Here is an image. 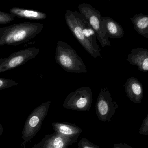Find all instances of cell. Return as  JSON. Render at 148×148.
I'll return each instance as SVG.
<instances>
[{
  "label": "cell",
  "instance_id": "cell-1",
  "mask_svg": "<svg viewBox=\"0 0 148 148\" xmlns=\"http://www.w3.org/2000/svg\"><path fill=\"white\" fill-rule=\"evenodd\" d=\"M67 25L84 48L95 58L101 56L96 34L87 20L76 10H68L65 14Z\"/></svg>",
  "mask_w": 148,
  "mask_h": 148
},
{
  "label": "cell",
  "instance_id": "cell-2",
  "mask_svg": "<svg viewBox=\"0 0 148 148\" xmlns=\"http://www.w3.org/2000/svg\"><path fill=\"white\" fill-rule=\"evenodd\" d=\"M43 28L41 23L26 22L0 28V46L25 43L40 34Z\"/></svg>",
  "mask_w": 148,
  "mask_h": 148
},
{
  "label": "cell",
  "instance_id": "cell-3",
  "mask_svg": "<svg viewBox=\"0 0 148 148\" xmlns=\"http://www.w3.org/2000/svg\"><path fill=\"white\" fill-rule=\"evenodd\" d=\"M55 60L66 72L72 73H86V66L76 51L67 43L63 41L57 42Z\"/></svg>",
  "mask_w": 148,
  "mask_h": 148
},
{
  "label": "cell",
  "instance_id": "cell-4",
  "mask_svg": "<svg viewBox=\"0 0 148 148\" xmlns=\"http://www.w3.org/2000/svg\"><path fill=\"white\" fill-rule=\"evenodd\" d=\"M77 7L79 13L85 18L95 32L102 47L104 48L106 46H110L111 43L103 27V17L100 12L88 3H81Z\"/></svg>",
  "mask_w": 148,
  "mask_h": 148
},
{
  "label": "cell",
  "instance_id": "cell-5",
  "mask_svg": "<svg viewBox=\"0 0 148 148\" xmlns=\"http://www.w3.org/2000/svg\"><path fill=\"white\" fill-rule=\"evenodd\" d=\"M93 101L92 90L88 87L77 89L67 96L64 101L63 107L78 111H89Z\"/></svg>",
  "mask_w": 148,
  "mask_h": 148
},
{
  "label": "cell",
  "instance_id": "cell-6",
  "mask_svg": "<svg viewBox=\"0 0 148 148\" xmlns=\"http://www.w3.org/2000/svg\"><path fill=\"white\" fill-rule=\"evenodd\" d=\"M117 108V103L113 101L111 94L107 88H102L98 95L95 105L97 118L101 121H110Z\"/></svg>",
  "mask_w": 148,
  "mask_h": 148
},
{
  "label": "cell",
  "instance_id": "cell-7",
  "mask_svg": "<svg viewBox=\"0 0 148 148\" xmlns=\"http://www.w3.org/2000/svg\"><path fill=\"white\" fill-rule=\"evenodd\" d=\"M40 51V49L31 47L12 53L0 65V74L23 65L35 58Z\"/></svg>",
  "mask_w": 148,
  "mask_h": 148
},
{
  "label": "cell",
  "instance_id": "cell-8",
  "mask_svg": "<svg viewBox=\"0 0 148 148\" xmlns=\"http://www.w3.org/2000/svg\"><path fill=\"white\" fill-rule=\"evenodd\" d=\"M55 132L67 138L73 143L77 142L82 129L75 123L67 122H54L52 124Z\"/></svg>",
  "mask_w": 148,
  "mask_h": 148
},
{
  "label": "cell",
  "instance_id": "cell-9",
  "mask_svg": "<svg viewBox=\"0 0 148 148\" xmlns=\"http://www.w3.org/2000/svg\"><path fill=\"white\" fill-rule=\"evenodd\" d=\"M73 144L71 141L55 132L46 135L35 148H68Z\"/></svg>",
  "mask_w": 148,
  "mask_h": 148
},
{
  "label": "cell",
  "instance_id": "cell-10",
  "mask_svg": "<svg viewBox=\"0 0 148 148\" xmlns=\"http://www.w3.org/2000/svg\"><path fill=\"white\" fill-rule=\"evenodd\" d=\"M124 87L127 96L131 101L137 104L142 102L143 96V87L138 79L130 77L127 80Z\"/></svg>",
  "mask_w": 148,
  "mask_h": 148
},
{
  "label": "cell",
  "instance_id": "cell-11",
  "mask_svg": "<svg viewBox=\"0 0 148 148\" xmlns=\"http://www.w3.org/2000/svg\"><path fill=\"white\" fill-rule=\"evenodd\" d=\"M127 61L130 64L137 66L143 72L148 71V49L142 48H134L128 55Z\"/></svg>",
  "mask_w": 148,
  "mask_h": 148
},
{
  "label": "cell",
  "instance_id": "cell-12",
  "mask_svg": "<svg viewBox=\"0 0 148 148\" xmlns=\"http://www.w3.org/2000/svg\"><path fill=\"white\" fill-rule=\"evenodd\" d=\"M102 24L109 38L118 39L124 36V32L122 27L111 17H103Z\"/></svg>",
  "mask_w": 148,
  "mask_h": 148
},
{
  "label": "cell",
  "instance_id": "cell-13",
  "mask_svg": "<svg viewBox=\"0 0 148 148\" xmlns=\"http://www.w3.org/2000/svg\"><path fill=\"white\" fill-rule=\"evenodd\" d=\"M10 14L15 17L31 20H43L47 17V14L40 11L33 10L21 8L18 7H14L10 10Z\"/></svg>",
  "mask_w": 148,
  "mask_h": 148
},
{
  "label": "cell",
  "instance_id": "cell-14",
  "mask_svg": "<svg viewBox=\"0 0 148 148\" xmlns=\"http://www.w3.org/2000/svg\"><path fill=\"white\" fill-rule=\"evenodd\" d=\"M136 32L148 39V15L140 13L130 18Z\"/></svg>",
  "mask_w": 148,
  "mask_h": 148
},
{
  "label": "cell",
  "instance_id": "cell-15",
  "mask_svg": "<svg viewBox=\"0 0 148 148\" xmlns=\"http://www.w3.org/2000/svg\"><path fill=\"white\" fill-rule=\"evenodd\" d=\"M15 17L12 14L0 11V24H6L14 20Z\"/></svg>",
  "mask_w": 148,
  "mask_h": 148
},
{
  "label": "cell",
  "instance_id": "cell-16",
  "mask_svg": "<svg viewBox=\"0 0 148 148\" xmlns=\"http://www.w3.org/2000/svg\"><path fill=\"white\" fill-rule=\"evenodd\" d=\"M18 84V83L11 79L0 78V90Z\"/></svg>",
  "mask_w": 148,
  "mask_h": 148
},
{
  "label": "cell",
  "instance_id": "cell-17",
  "mask_svg": "<svg viewBox=\"0 0 148 148\" xmlns=\"http://www.w3.org/2000/svg\"><path fill=\"white\" fill-rule=\"evenodd\" d=\"M77 148H100L86 138H82L78 143Z\"/></svg>",
  "mask_w": 148,
  "mask_h": 148
},
{
  "label": "cell",
  "instance_id": "cell-18",
  "mask_svg": "<svg viewBox=\"0 0 148 148\" xmlns=\"http://www.w3.org/2000/svg\"><path fill=\"white\" fill-rule=\"evenodd\" d=\"M139 133L143 135L148 136V114L143 121Z\"/></svg>",
  "mask_w": 148,
  "mask_h": 148
},
{
  "label": "cell",
  "instance_id": "cell-19",
  "mask_svg": "<svg viewBox=\"0 0 148 148\" xmlns=\"http://www.w3.org/2000/svg\"><path fill=\"white\" fill-rule=\"evenodd\" d=\"M112 148H134L126 143H115Z\"/></svg>",
  "mask_w": 148,
  "mask_h": 148
},
{
  "label": "cell",
  "instance_id": "cell-20",
  "mask_svg": "<svg viewBox=\"0 0 148 148\" xmlns=\"http://www.w3.org/2000/svg\"><path fill=\"white\" fill-rule=\"evenodd\" d=\"M6 58H2V59H0V65H1V63H2L4 61L6 60Z\"/></svg>",
  "mask_w": 148,
  "mask_h": 148
},
{
  "label": "cell",
  "instance_id": "cell-21",
  "mask_svg": "<svg viewBox=\"0 0 148 148\" xmlns=\"http://www.w3.org/2000/svg\"></svg>",
  "mask_w": 148,
  "mask_h": 148
}]
</instances>
